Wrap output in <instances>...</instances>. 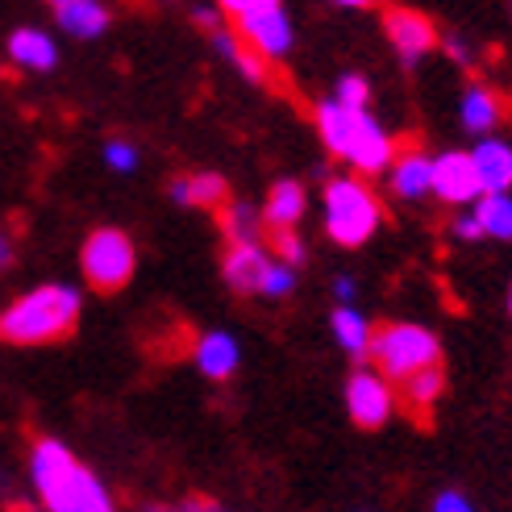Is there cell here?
Wrapping results in <instances>:
<instances>
[{"instance_id":"1","label":"cell","mask_w":512,"mask_h":512,"mask_svg":"<svg viewBox=\"0 0 512 512\" xmlns=\"http://www.w3.org/2000/svg\"><path fill=\"white\" fill-rule=\"evenodd\" d=\"M30 475H34V488L46 512H117L105 483L55 438H42L34 446Z\"/></svg>"},{"instance_id":"2","label":"cell","mask_w":512,"mask_h":512,"mask_svg":"<svg viewBox=\"0 0 512 512\" xmlns=\"http://www.w3.org/2000/svg\"><path fill=\"white\" fill-rule=\"evenodd\" d=\"M80 325V292L71 284H42L17 296L0 313V342L9 346H46L63 342Z\"/></svg>"},{"instance_id":"3","label":"cell","mask_w":512,"mask_h":512,"mask_svg":"<svg viewBox=\"0 0 512 512\" xmlns=\"http://www.w3.org/2000/svg\"><path fill=\"white\" fill-rule=\"evenodd\" d=\"M367 358L375 363V371L388 379V383H400L413 379L429 367H442V342L433 329L425 325H413V321H388L379 325L371 334V350Z\"/></svg>"},{"instance_id":"4","label":"cell","mask_w":512,"mask_h":512,"mask_svg":"<svg viewBox=\"0 0 512 512\" xmlns=\"http://www.w3.org/2000/svg\"><path fill=\"white\" fill-rule=\"evenodd\" d=\"M383 221L379 196L363 179H329L325 184V234L338 246H363Z\"/></svg>"},{"instance_id":"5","label":"cell","mask_w":512,"mask_h":512,"mask_svg":"<svg viewBox=\"0 0 512 512\" xmlns=\"http://www.w3.org/2000/svg\"><path fill=\"white\" fill-rule=\"evenodd\" d=\"M221 13L229 30L259 50L263 59L275 63L292 50V21L279 0H229V5H221Z\"/></svg>"},{"instance_id":"6","label":"cell","mask_w":512,"mask_h":512,"mask_svg":"<svg viewBox=\"0 0 512 512\" xmlns=\"http://www.w3.org/2000/svg\"><path fill=\"white\" fill-rule=\"evenodd\" d=\"M80 267L96 292H121L134 279V267H138L134 238L125 234V229H113V225L92 229L84 250H80Z\"/></svg>"},{"instance_id":"7","label":"cell","mask_w":512,"mask_h":512,"mask_svg":"<svg viewBox=\"0 0 512 512\" xmlns=\"http://www.w3.org/2000/svg\"><path fill=\"white\" fill-rule=\"evenodd\" d=\"M346 413L358 429H379L396 413V388L375 367H358L346 379Z\"/></svg>"},{"instance_id":"8","label":"cell","mask_w":512,"mask_h":512,"mask_svg":"<svg viewBox=\"0 0 512 512\" xmlns=\"http://www.w3.org/2000/svg\"><path fill=\"white\" fill-rule=\"evenodd\" d=\"M429 192L438 200H446V204H479L483 200L479 171H475V159L467 155V150H446V155L433 159Z\"/></svg>"},{"instance_id":"9","label":"cell","mask_w":512,"mask_h":512,"mask_svg":"<svg viewBox=\"0 0 512 512\" xmlns=\"http://www.w3.org/2000/svg\"><path fill=\"white\" fill-rule=\"evenodd\" d=\"M383 34L396 46V55L413 67L417 59H425L433 46H438V25L429 21V13L421 9H383Z\"/></svg>"},{"instance_id":"10","label":"cell","mask_w":512,"mask_h":512,"mask_svg":"<svg viewBox=\"0 0 512 512\" xmlns=\"http://www.w3.org/2000/svg\"><path fill=\"white\" fill-rule=\"evenodd\" d=\"M267 271H271V254L263 250V242H225L221 275L238 296H263Z\"/></svg>"},{"instance_id":"11","label":"cell","mask_w":512,"mask_h":512,"mask_svg":"<svg viewBox=\"0 0 512 512\" xmlns=\"http://www.w3.org/2000/svg\"><path fill=\"white\" fill-rule=\"evenodd\" d=\"M396 159V142L392 134L383 130V125L363 113L354 125V138H350V150H346V163L358 171V175H379V171H388Z\"/></svg>"},{"instance_id":"12","label":"cell","mask_w":512,"mask_h":512,"mask_svg":"<svg viewBox=\"0 0 512 512\" xmlns=\"http://www.w3.org/2000/svg\"><path fill=\"white\" fill-rule=\"evenodd\" d=\"M171 200L184 204V209H200V213H221L229 204V184L213 171H192L171 179Z\"/></svg>"},{"instance_id":"13","label":"cell","mask_w":512,"mask_h":512,"mask_svg":"<svg viewBox=\"0 0 512 512\" xmlns=\"http://www.w3.org/2000/svg\"><path fill=\"white\" fill-rule=\"evenodd\" d=\"M471 159H475V171H479L483 196L512 192V146L504 138H479V146L471 150Z\"/></svg>"},{"instance_id":"14","label":"cell","mask_w":512,"mask_h":512,"mask_svg":"<svg viewBox=\"0 0 512 512\" xmlns=\"http://www.w3.org/2000/svg\"><path fill=\"white\" fill-rule=\"evenodd\" d=\"M213 46H217L221 55H225L229 63H234V67L246 75L250 84H275V80H279V75H275V63H271V59H263L254 46H246V42H242L234 30H229L225 21H221L217 30H213Z\"/></svg>"},{"instance_id":"15","label":"cell","mask_w":512,"mask_h":512,"mask_svg":"<svg viewBox=\"0 0 512 512\" xmlns=\"http://www.w3.org/2000/svg\"><path fill=\"white\" fill-rule=\"evenodd\" d=\"M429 179H433V159L421 155L417 146L400 150V155L392 159V167H388V184H392V192H396L400 200H421V196H429Z\"/></svg>"},{"instance_id":"16","label":"cell","mask_w":512,"mask_h":512,"mask_svg":"<svg viewBox=\"0 0 512 512\" xmlns=\"http://www.w3.org/2000/svg\"><path fill=\"white\" fill-rule=\"evenodd\" d=\"M458 117H463V130L467 134H479V138H492V130L504 117V100L500 92L483 88V84H471L463 92V105H458Z\"/></svg>"},{"instance_id":"17","label":"cell","mask_w":512,"mask_h":512,"mask_svg":"<svg viewBox=\"0 0 512 512\" xmlns=\"http://www.w3.org/2000/svg\"><path fill=\"white\" fill-rule=\"evenodd\" d=\"M9 59L25 71H50L59 63V46L50 34L34 30V25H21V30L9 34Z\"/></svg>"},{"instance_id":"18","label":"cell","mask_w":512,"mask_h":512,"mask_svg":"<svg viewBox=\"0 0 512 512\" xmlns=\"http://www.w3.org/2000/svg\"><path fill=\"white\" fill-rule=\"evenodd\" d=\"M304 204H309V196H304L296 179H279L263 204V229H296V221L304 217Z\"/></svg>"},{"instance_id":"19","label":"cell","mask_w":512,"mask_h":512,"mask_svg":"<svg viewBox=\"0 0 512 512\" xmlns=\"http://www.w3.org/2000/svg\"><path fill=\"white\" fill-rule=\"evenodd\" d=\"M55 21H59V30H67L71 38H100L109 30V9L92 5V0H59Z\"/></svg>"},{"instance_id":"20","label":"cell","mask_w":512,"mask_h":512,"mask_svg":"<svg viewBox=\"0 0 512 512\" xmlns=\"http://www.w3.org/2000/svg\"><path fill=\"white\" fill-rule=\"evenodd\" d=\"M196 367L209 375V379H229L238 371V363H242V350H238V342L229 338V334H204L200 342H196Z\"/></svg>"},{"instance_id":"21","label":"cell","mask_w":512,"mask_h":512,"mask_svg":"<svg viewBox=\"0 0 512 512\" xmlns=\"http://www.w3.org/2000/svg\"><path fill=\"white\" fill-rule=\"evenodd\" d=\"M329 325H334V338L342 342V350L350 354V358H367V350H371V334L375 329L367 325V317L358 313V309H334V317H329Z\"/></svg>"},{"instance_id":"22","label":"cell","mask_w":512,"mask_h":512,"mask_svg":"<svg viewBox=\"0 0 512 512\" xmlns=\"http://www.w3.org/2000/svg\"><path fill=\"white\" fill-rule=\"evenodd\" d=\"M471 213H475V221H479V229H483V238L512 242V192H504V196H483Z\"/></svg>"},{"instance_id":"23","label":"cell","mask_w":512,"mask_h":512,"mask_svg":"<svg viewBox=\"0 0 512 512\" xmlns=\"http://www.w3.org/2000/svg\"><path fill=\"white\" fill-rule=\"evenodd\" d=\"M442 392H446V375H442V367H429V371H421V375H413V379H404V383H400V400L413 408V413H429V408L438 404Z\"/></svg>"},{"instance_id":"24","label":"cell","mask_w":512,"mask_h":512,"mask_svg":"<svg viewBox=\"0 0 512 512\" xmlns=\"http://www.w3.org/2000/svg\"><path fill=\"white\" fill-rule=\"evenodd\" d=\"M217 221H221L225 242H263V221H254V213L246 209V204L229 200L225 209L217 213Z\"/></svg>"},{"instance_id":"25","label":"cell","mask_w":512,"mask_h":512,"mask_svg":"<svg viewBox=\"0 0 512 512\" xmlns=\"http://www.w3.org/2000/svg\"><path fill=\"white\" fill-rule=\"evenodd\" d=\"M263 242L271 246L267 254L275 263H284V267H300L304 263V242H300V234L296 229H263Z\"/></svg>"},{"instance_id":"26","label":"cell","mask_w":512,"mask_h":512,"mask_svg":"<svg viewBox=\"0 0 512 512\" xmlns=\"http://www.w3.org/2000/svg\"><path fill=\"white\" fill-rule=\"evenodd\" d=\"M367 100H371V84L363 80V75H342L338 88H334V105L350 109V113H367Z\"/></svg>"},{"instance_id":"27","label":"cell","mask_w":512,"mask_h":512,"mask_svg":"<svg viewBox=\"0 0 512 512\" xmlns=\"http://www.w3.org/2000/svg\"><path fill=\"white\" fill-rule=\"evenodd\" d=\"M292 288H296V271H292V267H284V263H275V259H271V271H267V279H263V296L279 300V296H288Z\"/></svg>"},{"instance_id":"28","label":"cell","mask_w":512,"mask_h":512,"mask_svg":"<svg viewBox=\"0 0 512 512\" xmlns=\"http://www.w3.org/2000/svg\"><path fill=\"white\" fill-rule=\"evenodd\" d=\"M105 159H109L113 171H134V167H138V150H134L130 142H121V138H117V142L105 146Z\"/></svg>"},{"instance_id":"29","label":"cell","mask_w":512,"mask_h":512,"mask_svg":"<svg viewBox=\"0 0 512 512\" xmlns=\"http://www.w3.org/2000/svg\"><path fill=\"white\" fill-rule=\"evenodd\" d=\"M146 512H213V500L209 496H188V500H179V504H146Z\"/></svg>"},{"instance_id":"30","label":"cell","mask_w":512,"mask_h":512,"mask_svg":"<svg viewBox=\"0 0 512 512\" xmlns=\"http://www.w3.org/2000/svg\"><path fill=\"white\" fill-rule=\"evenodd\" d=\"M433 512H479L463 492H442L438 500H433Z\"/></svg>"},{"instance_id":"31","label":"cell","mask_w":512,"mask_h":512,"mask_svg":"<svg viewBox=\"0 0 512 512\" xmlns=\"http://www.w3.org/2000/svg\"><path fill=\"white\" fill-rule=\"evenodd\" d=\"M454 238L458 242H479L483 238V229H479V221H475V213H463V217H454Z\"/></svg>"},{"instance_id":"32","label":"cell","mask_w":512,"mask_h":512,"mask_svg":"<svg viewBox=\"0 0 512 512\" xmlns=\"http://www.w3.org/2000/svg\"><path fill=\"white\" fill-rule=\"evenodd\" d=\"M442 46H446V55H450V59H454L458 67H471V46H467V38H458V34H450V38H446Z\"/></svg>"},{"instance_id":"33","label":"cell","mask_w":512,"mask_h":512,"mask_svg":"<svg viewBox=\"0 0 512 512\" xmlns=\"http://www.w3.org/2000/svg\"><path fill=\"white\" fill-rule=\"evenodd\" d=\"M13 267V238L0 229V271H9Z\"/></svg>"},{"instance_id":"34","label":"cell","mask_w":512,"mask_h":512,"mask_svg":"<svg viewBox=\"0 0 512 512\" xmlns=\"http://www.w3.org/2000/svg\"><path fill=\"white\" fill-rule=\"evenodd\" d=\"M334 292H338V300H342V309H350V300H354V279H338V284H334Z\"/></svg>"},{"instance_id":"35","label":"cell","mask_w":512,"mask_h":512,"mask_svg":"<svg viewBox=\"0 0 512 512\" xmlns=\"http://www.w3.org/2000/svg\"><path fill=\"white\" fill-rule=\"evenodd\" d=\"M0 80H13V71H9V67H0Z\"/></svg>"},{"instance_id":"36","label":"cell","mask_w":512,"mask_h":512,"mask_svg":"<svg viewBox=\"0 0 512 512\" xmlns=\"http://www.w3.org/2000/svg\"><path fill=\"white\" fill-rule=\"evenodd\" d=\"M508 317H512V288H508Z\"/></svg>"},{"instance_id":"37","label":"cell","mask_w":512,"mask_h":512,"mask_svg":"<svg viewBox=\"0 0 512 512\" xmlns=\"http://www.w3.org/2000/svg\"><path fill=\"white\" fill-rule=\"evenodd\" d=\"M213 512H229V508H221V504H217V500H213Z\"/></svg>"}]
</instances>
